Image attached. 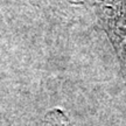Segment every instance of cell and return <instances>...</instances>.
Returning a JSON list of instances; mask_svg holds the SVG:
<instances>
[{
	"instance_id": "6da1fadb",
	"label": "cell",
	"mask_w": 126,
	"mask_h": 126,
	"mask_svg": "<svg viewBox=\"0 0 126 126\" xmlns=\"http://www.w3.org/2000/svg\"><path fill=\"white\" fill-rule=\"evenodd\" d=\"M46 126H72L70 122L68 120L65 114L56 109L50 111L47 116H46Z\"/></svg>"
}]
</instances>
